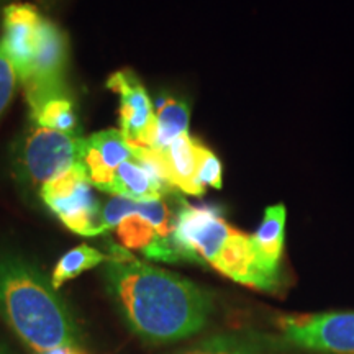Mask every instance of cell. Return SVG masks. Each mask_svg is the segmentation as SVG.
Here are the masks:
<instances>
[{
	"instance_id": "11",
	"label": "cell",
	"mask_w": 354,
	"mask_h": 354,
	"mask_svg": "<svg viewBox=\"0 0 354 354\" xmlns=\"http://www.w3.org/2000/svg\"><path fill=\"white\" fill-rule=\"evenodd\" d=\"M197 145L198 141L184 133L166 148L159 149L165 158L167 177L172 189L180 190L187 196H203L197 184Z\"/></svg>"
},
{
	"instance_id": "2",
	"label": "cell",
	"mask_w": 354,
	"mask_h": 354,
	"mask_svg": "<svg viewBox=\"0 0 354 354\" xmlns=\"http://www.w3.org/2000/svg\"><path fill=\"white\" fill-rule=\"evenodd\" d=\"M0 317L35 354L81 346L76 322L51 281L8 251L0 254Z\"/></svg>"
},
{
	"instance_id": "14",
	"label": "cell",
	"mask_w": 354,
	"mask_h": 354,
	"mask_svg": "<svg viewBox=\"0 0 354 354\" xmlns=\"http://www.w3.org/2000/svg\"><path fill=\"white\" fill-rule=\"evenodd\" d=\"M190 109L184 100L161 97L156 105V143L154 149H162L184 133H189Z\"/></svg>"
},
{
	"instance_id": "4",
	"label": "cell",
	"mask_w": 354,
	"mask_h": 354,
	"mask_svg": "<svg viewBox=\"0 0 354 354\" xmlns=\"http://www.w3.org/2000/svg\"><path fill=\"white\" fill-rule=\"evenodd\" d=\"M286 349L307 354H354V312L287 315L279 320Z\"/></svg>"
},
{
	"instance_id": "15",
	"label": "cell",
	"mask_w": 354,
	"mask_h": 354,
	"mask_svg": "<svg viewBox=\"0 0 354 354\" xmlns=\"http://www.w3.org/2000/svg\"><path fill=\"white\" fill-rule=\"evenodd\" d=\"M105 259H107V254L100 253L99 250L92 246L81 245L74 248L57 261L51 274V284L57 290L71 279L81 276L84 271H88V269L105 263Z\"/></svg>"
},
{
	"instance_id": "1",
	"label": "cell",
	"mask_w": 354,
	"mask_h": 354,
	"mask_svg": "<svg viewBox=\"0 0 354 354\" xmlns=\"http://www.w3.org/2000/svg\"><path fill=\"white\" fill-rule=\"evenodd\" d=\"M104 277L130 328L154 344L174 343L209 325L215 302L209 290L110 245Z\"/></svg>"
},
{
	"instance_id": "6",
	"label": "cell",
	"mask_w": 354,
	"mask_h": 354,
	"mask_svg": "<svg viewBox=\"0 0 354 354\" xmlns=\"http://www.w3.org/2000/svg\"><path fill=\"white\" fill-rule=\"evenodd\" d=\"M233 230L218 207L183 202L174 216L172 243L180 259L214 266Z\"/></svg>"
},
{
	"instance_id": "7",
	"label": "cell",
	"mask_w": 354,
	"mask_h": 354,
	"mask_svg": "<svg viewBox=\"0 0 354 354\" xmlns=\"http://www.w3.org/2000/svg\"><path fill=\"white\" fill-rule=\"evenodd\" d=\"M107 87L120 97V130L127 140L141 148H154L156 110L138 76L130 69L118 71L109 77Z\"/></svg>"
},
{
	"instance_id": "10",
	"label": "cell",
	"mask_w": 354,
	"mask_h": 354,
	"mask_svg": "<svg viewBox=\"0 0 354 354\" xmlns=\"http://www.w3.org/2000/svg\"><path fill=\"white\" fill-rule=\"evenodd\" d=\"M286 216L284 205L268 207L259 228L251 234L261 266L277 281H281V261L286 243Z\"/></svg>"
},
{
	"instance_id": "18",
	"label": "cell",
	"mask_w": 354,
	"mask_h": 354,
	"mask_svg": "<svg viewBox=\"0 0 354 354\" xmlns=\"http://www.w3.org/2000/svg\"><path fill=\"white\" fill-rule=\"evenodd\" d=\"M41 354H87L81 346H63L51 349V351L41 353Z\"/></svg>"
},
{
	"instance_id": "20",
	"label": "cell",
	"mask_w": 354,
	"mask_h": 354,
	"mask_svg": "<svg viewBox=\"0 0 354 354\" xmlns=\"http://www.w3.org/2000/svg\"><path fill=\"white\" fill-rule=\"evenodd\" d=\"M0 354H7V353H6V351H3V349H2V348H0Z\"/></svg>"
},
{
	"instance_id": "12",
	"label": "cell",
	"mask_w": 354,
	"mask_h": 354,
	"mask_svg": "<svg viewBox=\"0 0 354 354\" xmlns=\"http://www.w3.org/2000/svg\"><path fill=\"white\" fill-rule=\"evenodd\" d=\"M284 349L279 338L251 331H230L210 336L180 354H279Z\"/></svg>"
},
{
	"instance_id": "17",
	"label": "cell",
	"mask_w": 354,
	"mask_h": 354,
	"mask_svg": "<svg viewBox=\"0 0 354 354\" xmlns=\"http://www.w3.org/2000/svg\"><path fill=\"white\" fill-rule=\"evenodd\" d=\"M19 84V71H17L15 64H13L6 46L0 41V118L7 112L8 105L12 104Z\"/></svg>"
},
{
	"instance_id": "9",
	"label": "cell",
	"mask_w": 354,
	"mask_h": 354,
	"mask_svg": "<svg viewBox=\"0 0 354 354\" xmlns=\"http://www.w3.org/2000/svg\"><path fill=\"white\" fill-rule=\"evenodd\" d=\"M135 156V148L122 130H104L94 133L84 143L82 165L86 167L88 180L95 189L107 192L115 171L123 162Z\"/></svg>"
},
{
	"instance_id": "16",
	"label": "cell",
	"mask_w": 354,
	"mask_h": 354,
	"mask_svg": "<svg viewBox=\"0 0 354 354\" xmlns=\"http://www.w3.org/2000/svg\"><path fill=\"white\" fill-rule=\"evenodd\" d=\"M223 179L220 159L214 153L198 141L197 145V184L203 192L207 187L220 189Z\"/></svg>"
},
{
	"instance_id": "3",
	"label": "cell",
	"mask_w": 354,
	"mask_h": 354,
	"mask_svg": "<svg viewBox=\"0 0 354 354\" xmlns=\"http://www.w3.org/2000/svg\"><path fill=\"white\" fill-rule=\"evenodd\" d=\"M86 138L79 133H64L32 125L15 153L13 172L21 184L38 192L63 172L82 165Z\"/></svg>"
},
{
	"instance_id": "8",
	"label": "cell",
	"mask_w": 354,
	"mask_h": 354,
	"mask_svg": "<svg viewBox=\"0 0 354 354\" xmlns=\"http://www.w3.org/2000/svg\"><path fill=\"white\" fill-rule=\"evenodd\" d=\"M46 19L32 3L10 2L3 8L2 15V41L13 64L19 71L20 84L26 76L32 61L41 41L43 26Z\"/></svg>"
},
{
	"instance_id": "13",
	"label": "cell",
	"mask_w": 354,
	"mask_h": 354,
	"mask_svg": "<svg viewBox=\"0 0 354 354\" xmlns=\"http://www.w3.org/2000/svg\"><path fill=\"white\" fill-rule=\"evenodd\" d=\"M30 113L33 123L38 127L64 133H79L74 102L66 94V91L44 97L30 107Z\"/></svg>"
},
{
	"instance_id": "19",
	"label": "cell",
	"mask_w": 354,
	"mask_h": 354,
	"mask_svg": "<svg viewBox=\"0 0 354 354\" xmlns=\"http://www.w3.org/2000/svg\"><path fill=\"white\" fill-rule=\"evenodd\" d=\"M10 0H0V24H2V15H3V8H6Z\"/></svg>"
},
{
	"instance_id": "5",
	"label": "cell",
	"mask_w": 354,
	"mask_h": 354,
	"mask_svg": "<svg viewBox=\"0 0 354 354\" xmlns=\"http://www.w3.org/2000/svg\"><path fill=\"white\" fill-rule=\"evenodd\" d=\"M94 185L84 165L63 172L39 189V197L61 223L81 236H97L102 230V210L97 203Z\"/></svg>"
}]
</instances>
